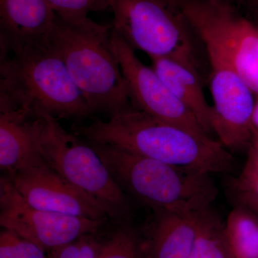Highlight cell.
Segmentation results:
<instances>
[{"mask_svg": "<svg viewBox=\"0 0 258 258\" xmlns=\"http://www.w3.org/2000/svg\"><path fill=\"white\" fill-rule=\"evenodd\" d=\"M50 45L95 113L111 118L134 108L112 47L111 25L90 18L64 21L57 16Z\"/></svg>", "mask_w": 258, "mask_h": 258, "instance_id": "3957f363", "label": "cell"}, {"mask_svg": "<svg viewBox=\"0 0 258 258\" xmlns=\"http://www.w3.org/2000/svg\"><path fill=\"white\" fill-rule=\"evenodd\" d=\"M74 134L92 143L107 144L185 169L228 172L232 153L217 139L132 108L88 125H74Z\"/></svg>", "mask_w": 258, "mask_h": 258, "instance_id": "6da1fadb", "label": "cell"}, {"mask_svg": "<svg viewBox=\"0 0 258 258\" xmlns=\"http://www.w3.org/2000/svg\"><path fill=\"white\" fill-rule=\"evenodd\" d=\"M102 243L95 233L88 234L77 240L51 249L48 258H98Z\"/></svg>", "mask_w": 258, "mask_h": 258, "instance_id": "7402d4cb", "label": "cell"}, {"mask_svg": "<svg viewBox=\"0 0 258 258\" xmlns=\"http://www.w3.org/2000/svg\"><path fill=\"white\" fill-rule=\"evenodd\" d=\"M0 225L49 252L88 234L96 233L106 220H91L38 210L28 205L8 176L0 182Z\"/></svg>", "mask_w": 258, "mask_h": 258, "instance_id": "ba28073f", "label": "cell"}, {"mask_svg": "<svg viewBox=\"0 0 258 258\" xmlns=\"http://www.w3.org/2000/svg\"><path fill=\"white\" fill-rule=\"evenodd\" d=\"M254 209H255V210H257L258 211V208H254Z\"/></svg>", "mask_w": 258, "mask_h": 258, "instance_id": "484cf974", "label": "cell"}, {"mask_svg": "<svg viewBox=\"0 0 258 258\" xmlns=\"http://www.w3.org/2000/svg\"><path fill=\"white\" fill-rule=\"evenodd\" d=\"M152 68L183 104L196 116L209 135L212 128V106L203 91V76L179 61L164 57H150ZM215 138V137H214Z\"/></svg>", "mask_w": 258, "mask_h": 258, "instance_id": "5bb4252c", "label": "cell"}, {"mask_svg": "<svg viewBox=\"0 0 258 258\" xmlns=\"http://www.w3.org/2000/svg\"><path fill=\"white\" fill-rule=\"evenodd\" d=\"M8 176L32 208L91 220H106L108 217L99 202L71 184L45 162Z\"/></svg>", "mask_w": 258, "mask_h": 258, "instance_id": "8fae6325", "label": "cell"}, {"mask_svg": "<svg viewBox=\"0 0 258 258\" xmlns=\"http://www.w3.org/2000/svg\"><path fill=\"white\" fill-rule=\"evenodd\" d=\"M46 251L13 231L0 233V258H48Z\"/></svg>", "mask_w": 258, "mask_h": 258, "instance_id": "44dd1931", "label": "cell"}, {"mask_svg": "<svg viewBox=\"0 0 258 258\" xmlns=\"http://www.w3.org/2000/svg\"><path fill=\"white\" fill-rule=\"evenodd\" d=\"M87 142L98 153L122 191L156 213L203 211L216 200L218 191L211 174L171 165L113 146Z\"/></svg>", "mask_w": 258, "mask_h": 258, "instance_id": "7a4b0ae2", "label": "cell"}, {"mask_svg": "<svg viewBox=\"0 0 258 258\" xmlns=\"http://www.w3.org/2000/svg\"><path fill=\"white\" fill-rule=\"evenodd\" d=\"M111 44L134 108L211 137L156 71L139 60L135 50L112 30Z\"/></svg>", "mask_w": 258, "mask_h": 258, "instance_id": "9c48e42d", "label": "cell"}, {"mask_svg": "<svg viewBox=\"0 0 258 258\" xmlns=\"http://www.w3.org/2000/svg\"><path fill=\"white\" fill-rule=\"evenodd\" d=\"M98 258H151L148 242L128 226L118 229L102 243Z\"/></svg>", "mask_w": 258, "mask_h": 258, "instance_id": "ac0fdd59", "label": "cell"}, {"mask_svg": "<svg viewBox=\"0 0 258 258\" xmlns=\"http://www.w3.org/2000/svg\"><path fill=\"white\" fill-rule=\"evenodd\" d=\"M256 26H257V28L258 29V23L257 24V25H256Z\"/></svg>", "mask_w": 258, "mask_h": 258, "instance_id": "d4e9b609", "label": "cell"}, {"mask_svg": "<svg viewBox=\"0 0 258 258\" xmlns=\"http://www.w3.org/2000/svg\"><path fill=\"white\" fill-rule=\"evenodd\" d=\"M58 18L64 21L79 22L89 18L91 13L110 9L109 0H47Z\"/></svg>", "mask_w": 258, "mask_h": 258, "instance_id": "ffe728a7", "label": "cell"}, {"mask_svg": "<svg viewBox=\"0 0 258 258\" xmlns=\"http://www.w3.org/2000/svg\"><path fill=\"white\" fill-rule=\"evenodd\" d=\"M232 258H258V220L242 206L234 208L225 222Z\"/></svg>", "mask_w": 258, "mask_h": 258, "instance_id": "2e32d148", "label": "cell"}, {"mask_svg": "<svg viewBox=\"0 0 258 258\" xmlns=\"http://www.w3.org/2000/svg\"><path fill=\"white\" fill-rule=\"evenodd\" d=\"M238 2L258 16V0H238Z\"/></svg>", "mask_w": 258, "mask_h": 258, "instance_id": "cb8c5ba5", "label": "cell"}, {"mask_svg": "<svg viewBox=\"0 0 258 258\" xmlns=\"http://www.w3.org/2000/svg\"><path fill=\"white\" fill-rule=\"evenodd\" d=\"M203 42L209 62L237 73L258 96V29L235 0H179Z\"/></svg>", "mask_w": 258, "mask_h": 258, "instance_id": "8992f818", "label": "cell"}, {"mask_svg": "<svg viewBox=\"0 0 258 258\" xmlns=\"http://www.w3.org/2000/svg\"><path fill=\"white\" fill-rule=\"evenodd\" d=\"M0 97L57 120L95 113L50 44L0 52Z\"/></svg>", "mask_w": 258, "mask_h": 258, "instance_id": "277c9868", "label": "cell"}, {"mask_svg": "<svg viewBox=\"0 0 258 258\" xmlns=\"http://www.w3.org/2000/svg\"><path fill=\"white\" fill-rule=\"evenodd\" d=\"M252 126L253 135L258 137V96L254 102L253 113L252 116Z\"/></svg>", "mask_w": 258, "mask_h": 258, "instance_id": "603a6c76", "label": "cell"}, {"mask_svg": "<svg viewBox=\"0 0 258 258\" xmlns=\"http://www.w3.org/2000/svg\"><path fill=\"white\" fill-rule=\"evenodd\" d=\"M40 153L45 164L76 187L96 199L108 217L123 219L129 214L128 198L94 149L71 134L57 119L44 114Z\"/></svg>", "mask_w": 258, "mask_h": 258, "instance_id": "52a82bcc", "label": "cell"}, {"mask_svg": "<svg viewBox=\"0 0 258 258\" xmlns=\"http://www.w3.org/2000/svg\"><path fill=\"white\" fill-rule=\"evenodd\" d=\"M111 30L134 50L149 57L179 61L209 78L210 62L203 42L179 0H109Z\"/></svg>", "mask_w": 258, "mask_h": 258, "instance_id": "5b68a950", "label": "cell"}, {"mask_svg": "<svg viewBox=\"0 0 258 258\" xmlns=\"http://www.w3.org/2000/svg\"><path fill=\"white\" fill-rule=\"evenodd\" d=\"M44 117L0 97V167L12 175L45 162L40 153Z\"/></svg>", "mask_w": 258, "mask_h": 258, "instance_id": "7c38bea8", "label": "cell"}, {"mask_svg": "<svg viewBox=\"0 0 258 258\" xmlns=\"http://www.w3.org/2000/svg\"><path fill=\"white\" fill-rule=\"evenodd\" d=\"M200 212L156 213L152 237L147 242L150 257L189 258Z\"/></svg>", "mask_w": 258, "mask_h": 258, "instance_id": "9a60e30c", "label": "cell"}, {"mask_svg": "<svg viewBox=\"0 0 258 258\" xmlns=\"http://www.w3.org/2000/svg\"><path fill=\"white\" fill-rule=\"evenodd\" d=\"M210 62L212 128L217 140L230 152L249 149L253 139V95L247 83L224 64Z\"/></svg>", "mask_w": 258, "mask_h": 258, "instance_id": "30bf717a", "label": "cell"}, {"mask_svg": "<svg viewBox=\"0 0 258 258\" xmlns=\"http://www.w3.org/2000/svg\"><path fill=\"white\" fill-rule=\"evenodd\" d=\"M56 20L47 0H0V52L49 45Z\"/></svg>", "mask_w": 258, "mask_h": 258, "instance_id": "4fadbf2b", "label": "cell"}, {"mask_svg": "<svg viewBox=\"0 0 258 258\" xmlns=\"http://www.w3.org/2000/svg\"><path fill=\"white\" fill-rule=\"evenodd\" d=\"M189 258H232L225 223L210 208L199 213L196 237Z\"/></svg>", "mask_w": 258, "mask_h": 258, "instance_id": "e0dca14e", "label": "cell"}, {"mask_svg": "<svg viewBox=\"0 0 258 258\" xmlns=\"http://www.w3.org/2000/svg\"><path fill=\"white\" fill-rule=\"evenodd\" d=\"M237 191L242 201L253 208H258V137L253 135L248 149L247 162L237 182Z\"/></svg>", "mask_w": 258, "mask_h": 258, "instance_id": "d6986e66", "label": "cell"}]
</instances>
